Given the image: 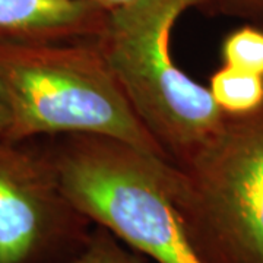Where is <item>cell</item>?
Returning <instances> with one entry per match:
<instances>
[{"label":"cell","mask_w":263,"mask_h":263,"mask_svg":"<svg viewBox=\"0 0 263 263\" xmlns=\"http://www.w3.org/2000/svg\"><path fill=\"white\" fill-rule=\"evenodd\" d=\"M82 2H88V3H91L97 8L105 10V12H111V10L123 8V6H127L136 0H82Z\"/></svg>","instance_id":"12"},{"label":"cell","mask_w":263,"mask_h":263,"mask_svg":"<svg viewBox=\"0 0 263 263\" xmlns=\"http://www.w3.org/2000/svg\"><path fill=\"white\" fill-rule=\"evenodd\" d=\"M0 79L13 110L8 139L91 133L170 162L132 108L98 38L0 44Z\"/></svg>","instance_id":"1"},{"label":"cell","mask_w":263,"mask_h":263,"mask_svg":"<svg viewBox=\"0 0 263 263\" xmlns=\"http://www.w3.org/2000/svg\"><path fill=\"white\" fill-rule=\"evenodd\" d=\"M208 88L218 107L228 116L252 113L263 104V76L230 66L216 69Z\"/></svg>","instance_id":"7"},{"label":"cell","mask_w":263,"mask_h":263,"mask_svg":"<svg viewBox=\"0 0 263 263\" xmlns=\"http://www.w3.org/2000/svg\"><path fill=\"white\" fill-rule=\"evenodd\" d=\"M65 263H145L129 246L107 228L95 226L85 247Z\"/></svg>","instance_id":"9"},{"label":"cell","mask_w":263,"mask_h":263,"mask_svg":"<svg viewBox=\"0 0 263 263\" xmlns=\"http://www.w3.org/2000/svg\"><path fill=\"white\" fill-rule=\"evenodd\" d=\"M200 0H136L111 10L100 46L139 120L170 162L186 164L222 126L226 113L209 88L174 60L171 34Z\"/></svg>","instance_id":"2"},{"label":"cell","mask_w":263,"mask_h":263,"mask_svg":"<svg viewBox=\"0 0 263 263\" xmlns=\"http://www.w3.org/2000/svg\"><path fill=\"white\" fill-rule=\"evenodd\" d=\"M13 122V110L10 104L8 89L0 79V136L2 138H9L10 127Z\"/></svg>","instance_id":"11"},{"label":"cell","mask_w":263,"mask_h":263,"mask_svg":"<svg viewBox=\"0 0 263 263\" xmlns=\"http://www.w3.org/2000/svg\"><path fill=\"white\" fill-rule=\"evenodd\" d=\"M94 227L67 197L41 139L0 136V263H65Z\"/></svg>","instance_id":"5"},{"label":"cell","mask_w":263,"mask_h":263,"mask_svg":"<svg viewBox=\"0 0 263 263\" xmlns=\"http://www.w3.org/2000/svg\"><path fill=\"white\" fill-rule=\"evenodd\" d=\"M167 189L202 263H263V104L228 116Z\"/></svg>","instance_id":"4"},{"label":"cell","mask_w":263,"mask_h":263,"mask_svg":"<svg viewBox=\"0 0 263 263\" xmlns=\"http://www.w3.org/2000/svg\"><path fill=\"white\" fill-rule=\"evenodd\" d=\"M199 9L211 15H224L263 28V0H200Z\"/></svg>","instance_id":"10"},{"label":"cell","mask_w":263,"mask_h":263,"mask_svg":"<svg viewBox=\"0 0 263 263\" xmlns=\"http://www.w3.org/2000/svg\"><path fill=\"white\" fill-rule=\"evenodd\" d=\"M41 142L67 197L95 226L157 263H202L170 197L165 176L173 164L91 133Z\"/></svg>","instance_id":"3"},{"label":"cell","mask_w":263,"mask_h":263,"mask_svg":"<svg viewBox=\"0 0 263 263\" xmlns=\"http://www.w3.org/2000/svg\"><path fill=\"white\" fill-rule=\"evenodd\" d=\"M222 65L263 76V28L245 24L231 31L221 44Z\"/></svg>","instance_id":"8"},{"label":"cell","mask_w":263,"mask_h":263,"mask_svg":"<svg viewBox=\"0 0 263 263\" xmlns=\"http://www.w3.org/2000/svg\"><path fill=\"white\" fill-rule=\"evenodd\" d=\"M107 15L82 0H0V44L98 38Z\"/></svg>","instance_id":"6"}]
</instances>
